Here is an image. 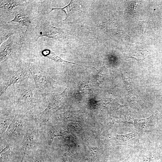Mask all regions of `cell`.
<instances>
[{"instance_id":"obj_8","label":"cell","mask_w":162,"mask_h":162,"mask_svg":"<svg viewBox=\"0 0 162 162\" xmlns=\"http://www.w3.org/2000/svg\"><path fill=\"white\" fill-rule=\"evenodd\" d=\"M115 139L117 140L119 145L129 146H136L139 141L138 135L135 131L126 134L117 135Z\"/></svg>"},{"instance_id":"obj_12","label":"cell","mask_w":162,"mask_h":162,"mask_svg":"<svg viewBox=\"0 0 162 162\" xmlns=\"http://www.w3.org/2000/svg\"><path fill=\"white\" fill-rule=\"evenodd\" d=\"M160 153L157 149H148L143 152L140 162H158L160 158Z\"/></svg>"},{"instance_id":"obj_22","label":"cell","mask_w":162,"mask_h":162,"mask_svg":"<svg viewBox=\"0 0 162 162\" xmlns=\"http://www.w3.org/2000/svg\"><path fill=\"white\" fill-rule=\"evenodd\" d=\"M121 162H133L132 157L129 156Z\"/></svg>"},{"instance_id":"obj_21","label":"cell","mask_w":162,"mask_h":162,"mask_svg":"<svg viewBox=\"0 0 162 162\" xmlns=\"http://www.w3.org/2000/svg\"><path fill=\"white\" fill-rule=\"evenodd\" d=\"M139 2L138 1L133 2L130 4V12L132 13L136 12L139 8L138 3Z\"/></svg>"},{"instance_id":"obj_3","label":"cell","mask_w":162,"mask_h":162,"mask_svg":"<svg viewBox=\"0 0 162 162\" xmlns=\"http://www.w3.org/2000/svg\"><path fill=\"white\" fill-rule=\"evenodd\" d=\"M65 95L64 92L61 94L53 96L47 107L42 112L34 115V118L41 122H46L51 115L62 106Z\"/></svg>"},{"instance_id":"obj_15","label":"cell","mask_w":162,"mask_h":162,"mask_svg":"<svg viewBox=\"0 0 162 162\" xmlns=\"http://www.w3.org/2000/svg\"><path fill=\"white\" fill-rule=\"evenodd\" d=\"M76 1L71 0L69 4L65 6L62 8H56L52 7V9L48 14L55 10H61L66 14V16L64 20H66L75 11L77 8V5Z\"/></svg>"},{"instance_id":"obj_2","label":"cell","mask_w":162,"mask_h":162,"mask_svg":"<svg viewBox=\"0 0 162 162\" xmlns=\"http://www.w3.org/2000/svg\"><path fill=\"white\" fill-rule=\"evenodd\" d=\"M37 41L39 38L46 37L55 39L63 38L66 35L63 29L53 26L49 22L40 21L34 29Z\"/></svg>"},{"instance_id":"obj_7","label":"cell","mask_w":162,"mask_h":162,"mask_svg":"<svg viewBox=\"0 0 162 162\" xmlns=\"http://www.w3.org/2000/svg\"><path fill=\"white\" fill-rule=\"evenodd\" d=\"M26 69L25 67L21 68L11 76L5 85L1 90V95L11 85L15 83H20L25 79L27 75Z\"/></svg>"},{"instance_id":"obj_16","label":"cell","mask_w":162,"mask_h":162,"mask_svg":"<svg viewBox=\"0 0 162 162\" xmlns=\"http://www.w3.org/2000/svg\"><path fill=\"white\" fill-rule=\"evenodd\" d=\"M149 52L146 50H139L133 51L129 58H133L137 61H143L146 59Z\"/></svg>"},{"instance_id":"obj_6","label":"cell","mask_w":162,"mask_h":162,"mask_svg":"<svg viewBox=\"0 0 162 162\" xmlns=\"http://www.w3.org/2000/svg\"><path fill=\"white\" fill-rule=\"evenodd\" d=\"M156 115L155 113L146 118L135 119L134 126L136 131L142 133L150 130L154 124Z\"/></svg>"},{"instance_id":"obj_13","label":"cell","mask_w":162,"mask_h":162,"mask_svg":"<svg viewBox=\"0 0 162 162\" xmlns=\"http://www.w3.org/2000/svg\"><path fill=\"white\" fill-rule=\"evenodd\" d=\"M41 53L43 56L51 59L56 62H67L70 64H74L80 66L87 67V66L80 65L74 63L70 62L63 60L52 51L49 49H44L42 50Z\"/></svg>"},{"instance_id":"obj_17","label":"cell","mask_w":162,"mask_h":162,"mask_svg":"<svg viewBox=\"0 0 162 162\" xmlns=\"http://www.w3.org/2000/svg\"><path fill=\"white\" fill-rule=\"evenodd\" d=\"M138 22L142 34L144 35H148L153 33L149 21L145 20L142 21H139Z\"/></svg>"},{"instance_id":"obj_23","label":"cell","mask_w":162,"mask_h":162,"mask_svg":"<svg viewBox=\"0 0 162 162\" xmlns=\"http://www.w3.org/2000/svg\"><path fill=\"white\" fill-rule=\"evenodd\" d=\"M34 162H47L43 159L39 158H36L34 160Z\"/></svg>"},{"instance_id":"obj_10","label":"cell","mask_w":162,"mask_h":162,"mask_svg":"<svg viewBox=\"0 0 162 162\" xmlns=\"http://www.w3.org/2000/svg\"><path fill=\"white\" fill-rule=\"evenodd\" d=\"M33 20V18L28 14L19 13L16 14L14 19L8 22L17 23L20 25L26 26L27 31L31 28Z\"/></svg>"},{"instance_id":"obj_11","label":"cell","mask_w":162,"mask_h":162,"mask_svg":"<svg viewBox=\"0 0 162 162\" xmlns=\"http://www.w3.org/2000/svg\"><path fill=\"white\" fill-rule=\"evenodd\" d=\"M0 10L6 12H11L16 7L24 6L28 3V1L21 0H8L0 1Z\"/></svg>"},{"instance_id":"obj_14","label":"cell","mask_w":162,"mask_h":162,"mask_svg":"<svg viewBox=\"0 0 162 162\" xmlns=\"http://www.w3.org/2000/svg\"><path fill=\"white\" fill-rule=\"evenodd\" d=\"M37 131L33 130L28 132L25 135L24 144L25 147L30 149L34 145L37 140Z\"/></svg>"},{"instance_id":"obj_5","label":"cell","mask_w":162,"mask_h":162,"mask_svg":"<svg viewBox=\"0 0 162 162\" xmlns=\"http://www.w3.org/2000/svg\"><path fill=\"white\" fill-rule=\"evenodd\" d=\"M10 37L0 46V62L2 63L6 62L13 53L16 44Z\"/></svg>"},{"instance_id":"obj_20","label":"cell","mask_w":162,"mask_h":162,"mask_svg":"<svg viewBox=\"0 0 162 162\" xmlns=\"http://www.w3.org/2000/svg\"><path fill=\"white\" fill-rule=\"evenodd\" d=\"M12 149V147L8 145L1 152V159L7 157L10 153Z\"/></svg>"},{"instance_id":"obj_1","label":"cell","mask_w":162,"mask_h":162,"mask_svg":"<svg viewBox=\"0 0 162 162\" xmlns=\"http://www.w3.org/2000/svg\"><path fill=\"white\" fill-rule=\"evenodd\" d=\"M25 66L33 77L36 92L43 94L49 92L54 86L55 81L47 73L34 63L26 62Z\"/></svg>"},{"instance_id":"obj_18","label":"cell","mask_w":162,"mask_h":162,"mask_svg":"<svg viewBox=\"0 0 162 162\" xmlns=\"http://www.w3.org/2000/svg\"><path fill=\"white\" fill-rule=\"evenodd\" d=\"M14 33V32L12 30H5L0 31V45L11 35H13Z\"/></svg>"},{"instance_id":"obj_9","label":"cell","mask_w":162,"mask_h":162,"mask_svg":"<svg viewBox=\"0 0 162 162\" xmlns=\"http://www.w3.org/2000/svg\"><path fill=\"white\" fill-rule=\"evenodd\" d=\"M112 20H109L102 23L100 27L106 31L112 32L115 34L119 36H124L127 38L129 36L122 29L118 24L114 22Z\"/></svg>"},{"instance_id":"obj_19","label":"cell","mask_w":162,"mask_h":162,"mask_svg":"<svg viewBox=\"0 0 162 162\" xmlns=\"http://www.w3.org/2000/svg\"><path fill=\"white\" fill-rule=\"evenodd\" d=\"M62 131L58 128L56 127L52 128L49 132V144H50L52 143L54 137L62 136Z\"/></svg>"},{"instance_id":"obj_4","label":"cell","mask_w":162,"mask_h":162,"mask_svg":"<svg viewBox=\"0 0 162 162\" xmlns=\"http://www.w3.org/2000/svg\"><path fill=\"white\" fill-rule=\"evenodd\" d=\"M14 98V104L20 107L35 104L38 100L34 97L33 90L31 87L22 89L16 94Z\"/></svg>"}]
</instances>
